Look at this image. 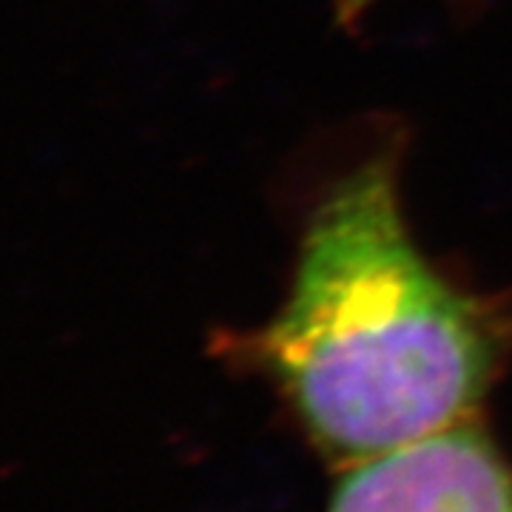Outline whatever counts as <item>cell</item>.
Masks as SVG:
<instances>
[{
  "label": "cell",
  "instance_id": "obj_3",
  "mask_svg": "<svg viewBox=\"0 0 512 512\" xmlns=\"http://www.w3.org/2000/svg\"><path fill=\"white\" fill-rule=\"evenodd\" d=\"M379 3V0H336V23L342 26H359V20L365 18L367 9Z\"/></svg>",
  "mask_w": 512,
  "mask_h": 512
},
{
  "label": "cell",
  "instance_id": "obj_1",
  "mask_svg": "<svg viewBox=\"0 0 512 512\" xmlns=\"http://www.w3.org/2000/svg\"><path fill=\"white\" fill-rule=\"evenodd\" d=\"M399 163L384 146L333 183L279 311L225 342L345 470L470 421L512 359V288H461L421 254Z\"/></svg>",
  "mask_w": 512,
  "mask_h": 512
},
{
  "label": "cell",
  "instance_id": "obj_2",
  "mask_svg": "<svg viewBox=\"0 0 512 512\" xmlns=\"http://www.w3.org/2000/svg\"><path fill=\"white\" fill-rule=\"evenodd\" d=\"M330 512H512V467L470 419L348 467Z\"/></svg>",
  "mask_w": 512,
  "mask_h": 512
}]
</instances>
